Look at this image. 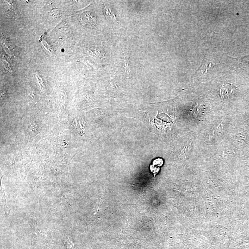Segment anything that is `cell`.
<instances>
[{
    "instance_id": "6da1fadb",
    "label": "cell",
    "mask_w": 249,
    "mask_h": 249,
    "mask_svg": "<svg viewBox=\"0 0 249 249\" xmlns=\"http://www.w3.org/2000/svg\"><path fill=\"white\" fill-rule=\"evenodd\" d=\"M164 163L163 159L161 158H157L154 159L152 164L150 165V170L151 173H153L154 177L156 176L160 171V167Z\"/></svg>"
},
{
    "instance_id": "7a4b0ae2",
    "label": "cell",
    "mask_w": 249,
    "mask_h": 249,
    "mask_svg": "<svg viewBox=\"0 0 249 249\" xmlns=\"http://www.w3.org/2000/svg\"><path fill=\"white\" fill-rule=\"evenodd\" d=\"M234 88L233 84L229 83L225 84L220 90V95L223 98H228L233 93V90Z\"/></svg>"
},
{
    "instance_id": "3957f363",
    "label": "cell",
    "mask_w": 249,
    "mask_h": 249,
    "mask_svg": "<svg viewBox=\"0 0 249 249\" xmlns=\"http://www.w3.org/2000/svg\"><path fill=\"white\" fill-rule=\"evenodd\" d=\"M215 65L216 64L212 63L211 62H206L204 63L201 66V67H203V68H202V72H203L202 73H207V71L209 69L211 68H213V67H214Z\"/></svg>"
},
{
    "instance_id": "277c9868",
    "label": "cell",
    "mask_w": 249,
    "mask_h": 249,
    "mask_svg": "<svg viewBox=\"0 0 249 249\" xmlns=\"http://www.w3.org/2000/svg\"><path fill=\"white\" fill-rule=\"evenodd\" d=\"M4 192V195L3 196V199H2V201H3V204H4V208L6 209V213L7 214H9L10 212V209H9L8 208H7V206L6 205V199L5 198V194Z\"/></svg>"
},
{
    "instance_id": "5b68a950",
    "label": "cell",
    "mask_w": 249,
    "mask_h": 249,
    "mask_svg": "<svg viewBox=\"0 0 249 249\" xmlns=\"http://www.w3.org/2000/svg\"><path fill=\"white\" fill-rule=\"evenodd\" d=\"M66 245L68 249H75L74 247L73 243L70 241L68 236H66Z\"/></svg>"
}]
</instances>
